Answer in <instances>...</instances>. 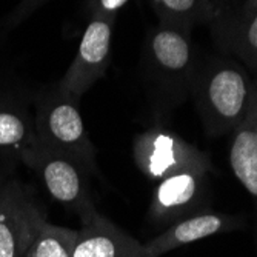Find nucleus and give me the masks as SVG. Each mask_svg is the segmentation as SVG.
<instances>
[{
    "mask_svg": "<svg viewBox=\"0 0 257 257\" xmlns=\"http://www.w3.org/2000/svg\"><path fill=\"white\" fill-rule=\"evenodd\" d=\"M255 89L246 69L231 59H211L197 68L191 96L206 134L217 137L242 125L248 119Z\"/></svg>",
    "mask_w": 257,
    "mask_h": 257,
    "instance_id": "1",
    "label": "nucleus"
},
{
    "mask_svg": "<svg viewBox=\"0 0 257 257\" xmlns=\"http://www.w3.org/2000/svg\"><path fill=\"white\" fill-rule=\"evenodd\" d=\"M142 62L157 106L174 108L191 96L197 74L191 31L157 23L147 33Z\"/></svg>",
    "mask_w": 257,
    "mask_h": 257,
    "instance_id": "2",
    "label": "nucleus"
},
{
    "mask_svg": "<svg viewBox=\"0 0 257 257\" xmlns=\"http://www.w3.org/2000/svg\"><path fill=\"white\" fill-rule=\"evenodd\" d=\"M33 106L39 142L73 157L89 174H97L96 148L80 114L79 100L54 83L33 92Z\"/></svg>",
    "mask_w": 257,
    "mask_h": 257,
    "instance_id": "3",
    "label": "nucleus"
},
{
    "mask_svg": "<svg viewBox=\"0 0 257 257\" xmlns=\"http://www.w3.org/2000/svg\"><path fill=\"white\" fill-rule=\"evenodd\" d=\"M46 219L31 185L0 171V257H25Z\"/></svg>",
    "mask_w": 257,
    "mask_h": 257,
    "instance_id": "4",
    "label": "nucleus"
},
{
    "mask_svg": "<svg viewBox=\"0 0 257 257\" xmlns=\"http://www.w3.org/2000/svg\"><path fill=\"white\" fill-rule=\"evenodd\" d=\"M20 163L37 174L45 190L56 202L74 211L80 219L97 211L89 193V173L73 157L45 147L37 140L22 156Z\"/></svg>",
    "mask_w": 257,
    "mask_h": 257,
    "instance_id": "5",
    "label": "nucleus"
},
{
    "mask_svg": "<svg viewBox=\"0 0 257 257\" xmlns=\"http://www.w3.org/2000/svg\"><path fill=\"white\" fill-rule=\"evenodd\" d=\"M133 157L136 167L154 182L186 170L213 171L211 156L163 126L137 134L133 140Z\"/></svg>",
    "mask_w": 257,
    "mask_h": 257,
    "instance_id": "6",
    "label": "nucleus"
},
{
    "mask_svg": "<svg viewBox=\"0 0 257 257\" xmlns=\"http://www.w3.org/2000/svg\"><path fill=\"white\" fill-rule=\"evenodd\" d=\"M208 174L186 170L162 179L156 186L148 219L157 226H170L179 220L211 211Z\"/></svg>",
    "mask_w": 257,
    "mask_h": 257,
    "instance_id": "7",
    "label": "nucleus"
},
{
    "mask_svg": "<svg viewBox=\"0 0 257 257\" xmlns=\"http://www.w3.org/2000/svg\"><path fill=\"white\" fill-rule=\"evenodd\" d=\"M33 92L11 79L0 83V171H8L22 162L36 142Z\"/></svg>",
    "mask_w": 257,
    "mask_h": 257,
    "instance_id": "8",
    "label": "nucleus"
},
{
    "mask_svg": "<svg viewBox=\"0 0 257 257\" xmlns=\"http://www.w3.org/2000/svg\"><path fill=\"white\" fill-rule=\"evenodd\" d=\"M112 19L91 16L71 65L57 82L77 100L106 73L112 51Z\"/></svg>",
    "mask_w": 257,
    "mask_h": 257,
    "instance_id": "9",
    "label": "nucleus"
},
{
    "mask_svg": "<svg viewBox=\"0 0 257 257\" xmlns=\"http://www.w3.org/2000/svg\"><path fill=\"white\" fill-rule=\"evenodd\" d=\"M142 243L99 211L80 219L73 257H142Z\"/></svg>",
    "mask_w": 257,
    "mask_h": 257,
    "instance_id": "10",
    "label": "nucleus"
},
{
    "mask_svg": "<svg viewBox=\"0 0 257 257\" xmlns=\"http://www.w3.org/2000/svg\"><path fill=\"white\" fill-rule=\"evenodd\" d=\"M243 226V219L234 214L202 213L170 225L154 239L142 243V257H160L179 246L202 240L205 237L234 231Z\"/></svg>",
    "mask_w": 257,
    "mask_h": 257,
    "instance_id": "11",
    "label": "nucleus"
},
{
    "mask_svg": "<svg viewBox=\"0 0 257 257\" xmlns=\"http://www.w3.org/2000/svg\"><path fill=\"white\" fill-rule=\"evenodd\" d=\"M222 42L248 68H257V0H245L234 19L223 25Z\"/></svg>",
    "mask_w": 257,
    "mask_h": 257,
    "instance_id": "12",
    "label": "nucleus"
},
{
    "mask_svg": "<svg viewBox=\"0 0 257 257\" xmlns=\"http://www.w3.org/2000/svg\"><path fill=\"white\" fill-rule=\"evenodd\" d=\"M229 165L236 179L254 199L257 209V145L246 120L232 131Z\"/></svg>",
    "mask_w": 257,
    "mask_h": 257,
    "instance_id": "13",
    "label": "nucleus"
},
{
    "mask_svg": "<svg viewBox=\"0 0 257 257\" xmlns=\"http://www.w3.org/2000/svg\"><path fill=\"white\" fill-rule=\"evenodd\" d=\"M159 23L191 31L199 23H208L205 0H153Z\"/></svg>",
    "mask_w": 257,
    "mask_h": 257,
    "instance_id": "14",
    "label": "nucleus"
},
{
    "mask_svg": "<svg viewBox=\"0 0 257 257\" xmlns=\"http://www.w3.org/2000/svg\"><path fill=\"white\" fill-rule=\"evenodd\" d=\"M77 229L45 220L25 257H73Z\"/></svg>",
    "mask_w": 257,
    "mask_h": 257,
    "instance_id": "15",
    "label": "nucleus"
},
{
    "mask_svg": "<svg viewBox=\"0 0 257 257\" xmlns=\"http://www.w3.org/2000/svg\"><path fill=\"white\" fill-rule=\"evenodd\" d=\"M46 2H50V0H20L19 5L5 17L0 28L4 31H10V30L16 28L22 22H25L31 14H34L37 10H40Z\"/></svg>",
    "mask_w": 257,
    "mask_h": 257,
    "instance_id": "16",
    "label": "nucleus"
},
{
    "mask_svg": "<svg viewBox=\"0 0 257 257\" xmlns=\"http://www.w3.org/2000/svg\"><path fill=\"white\" fill-rule=\"evenodd\" d=\"M130 0H86V7L91 16H99L115 20L119 11L126 7Z\"/></svg>",
    "mask_w": 257,
    "mask_h": 257,
    "instance_id": "17",
    "label": "nucleus"
},
{
    "mask_svg": "<svg viewBox=\"0 0 257 257\" xmlns=\"http://www.w3.org/2000/svg\"><path fill=\"white\" fill-rule=\"evenodd\" d=\"M208 10V23H211L214 33H220L226 22L228 0H205Z\"/></svg>",
    "mask_w": 257,
    "mask_h": 257,
    "instance_id": "18",
    "label": "nucleus"
},
{
    "mask_svg": "<svg viewBox=\"0 0 257 257\" xmlns=\"http://www.w3.org/2000/svg\"><path fill=\"white\" fill-rule=\"evenodd\" d=\"M257 85V83H255ZM249 128H251V133L254 136V140H255V145H257V89H255V94H254V100H252V106H251V111L248 114V119H246Z\"/></svg>",
    "mask_w": 257,
    "mask_h": 257,
    "instance_id": "19",
    "label": "nucleus"
},
{
    "mask_svg": "<svg viewBox=\"0 0 257 257\" xmlns=\"http://www.w3.org/2000/svg\"><path fill=\"white\" fill-rule=\"evenodd\" d=\"M0 33H2V30H0ZM0 43H2V42H0ZM5 79H7V76L4 74V68H2V65H0V83H2Z\"/></svg>",
    "mask_w": 257,
    "mask_h": 257,
    "instance_id": "20",
    "label": "nucleus"
},
{
    "mask_svg": "<svg viewBox=\"0 0 257 257\" xmlns=\"http://www.w3.org/2000/svg\"><path fill=\"white\" fill-rule=\"evenodd\" d=\"M255 216H257V209H255ZM255 237H257V223H255Z\"/></svg>",
    "mask_w": 257,
    "mask_h": 257,
    "instance_id": "21",
    "label": "nucleus"
},
{
    "mask_svg": "<svg viewBox=\"0 0 257 257\" xmlns=\"http://www.w3.org/2000/svg\"><path fill=\"white\" fill-rule=\"evenodd\" d=\"M254 71H255V73H257V68H255V69H254ZM254 82H255V83H257V80H254Z\"/></svg>",
    "mask_w": 257,
    "mask_h": 257,
    "instance_id": "22",
    "label": "nucleus"
}]
</instances>
